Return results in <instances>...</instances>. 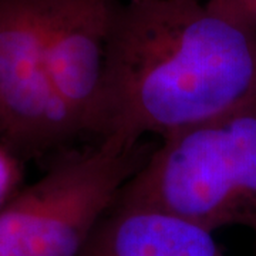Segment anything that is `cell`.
Masks as SVG:
<instances>
[{"label": "cell", "instance_id": "obj_1", "mask_svg": "<svg viewBox=\"0 0 256 256\" xmlns=\"http://www.w3.org/2000/svg\"><path fill=\"white\" fill-rule=\"evenodd\" d=\"M256 102V28L204 0L120 2L87 134L161 140Z\"/></svg>", "mask_w": 256, "mask_h": 256}, {"label": "cell", "instance_id": "obj_2", "mask_svg": "<svg viewBox=\"0 0 256 256\" xmlns=\"http://www.w3.org/2000/svg\"><path fill=\"white\" fill-rule=\"evenodd\" d=\"M116 202L256 236V102L162 138Z\"/></svg>", "mask_w": 256, "mask_h": 256}, {"label": "cell", "instance_id": "obj_3", "mask_svg": "<svg viewBox=\"0 0 256 256\" xmlns=\"http://www.w3.org/2000/svg\"><path fill=\"white\" fill-rule=\"evenodd\" d=\"M154 148L104 140L67 151L0 208V256H80L121 188Z\"/></svg>", "mask_w": 256, "mask_h": 256}, {"label": "cell", "instance_id": "obj_4", "mask_svg": "<svg viewBox=\"0 0 256 256\" xmlns=\"http://www.w3.org/2000/svg\"><path fill=\"white\" fill-rule=\"evenodd\" d=\"M76 137L47 68L40 0H0V146L20 160Z\"/></svg>", "mask_w": 256, "mask_h": 256}, {"label": "cell", "instance_id": "obj_5", "mask_svg": "<svg viewBox=\"0 0 256 256\" xmlns=\"http://www.w3.org/2000/svg\"><path fill=\"white\" fill-rule=\"evenodd\" d=\"M120 0H40L52 82L78 136L98 98L107 43Z\"/></svg>", "mask_w": 256, "mask_h": 256}, {"label": "cell", "instance_id": "obj_6", "mask_svg": "<svg viewBox=\"0 0 256 256\" xmlns=\"http://www.w3.org/2000/svg\"><path fill=\"white\" fill-rule=\"evenodd\" d=\"M80 256H225L214 232L161 210L114 202Z\"/></svg>", "mask_w": 256, "mask_h": 256}, {"label": "cell", "instance_id": "obj_7", "mask_svg": "<svg viewBox=\"0 0 256 256\" xmlns=\"http://www.w3.org/2000/svg\"><path fill=\"white\" fill-rule=\"evenodd\" d=\"M20 175L18 158L0 146V208L14 195L13 192L18 188Z\"/></svg>", "mask_w": 256, "mask_h": 256}, {"label": "cell", "instance_id": "obj_8", "mask_svg": "<svg viewBox=\"0 0 256 256\" xmlns=\"http://www.w3.org/2000/svg\"><path fill=\"white\" fill-rule=\"evenodd\" d=\"M214 10L230 14L256 28V0H204Z\"/></svg>", "mask_w": 256, "mask_h": 256}]
</instances>
